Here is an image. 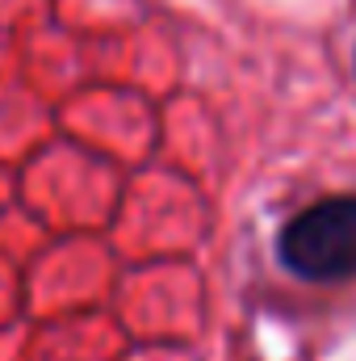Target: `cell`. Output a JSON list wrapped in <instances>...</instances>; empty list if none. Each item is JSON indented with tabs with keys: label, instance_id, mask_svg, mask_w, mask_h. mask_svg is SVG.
<instances>
[{
	"label": "cell",
	"instance_id": "cell-1",
	"mask_svg": "<svg viewBox=\"0 0 356 361\" xmlns=\"http://www.w3.org/2000/svg\"><path fill=\"white\" fill-rule=\"evenodd\" d=\"M281 265L306 281L356 277V197H323L276 235Z\"/></svg>",
	"mask_w": 356,
	"mask_h": 361
}]
</instances>
